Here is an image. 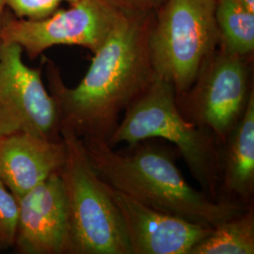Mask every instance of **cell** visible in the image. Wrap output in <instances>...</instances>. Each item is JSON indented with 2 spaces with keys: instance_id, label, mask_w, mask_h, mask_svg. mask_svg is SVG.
Returning <instances> with one entry per match:
<instances>
[{
  "instance_id": "cell-13",
  "label": "cell",
  "mask_w": 254,
  "mask_h": 254,
  "mask_svg": "<svg viewBox=\"0 0 254 254\" xmlns=\"http://www.w3.org/2000/svg\"><path fill=\"white\" fill-rule=\"evenodd\" d=\"M254 206L213 228L190 254H254Z\"/></svg>"
},
{
  "instance_id": "cell-12",
  "label": "cell",
  "mask_w": 254,
  "mask_h": 254,
  "mask_svg": "<svg viewBox=\"0 0 254 254\" xmlns=\"http://www.w3.org/2000/svg\"><path fill=\"white\" fill-rule=\"evenodd\" d=\"M218 200L254 204V91L244 114L220 143Z\"/></svg>"
},
{
  "instance_id": "cell-10",
  "label": "cell",
  "mask_w": 254,
  "mask_h": 254,
  "mask_svg": "<svg viewBox=\"0 0 254 254\" xmlns=\"http://www.w3.org/2000/svg\"><path fill=\"white\" fill-rule=\"evenodd\" d=\"M106 189L121 213L132 254H190L213 230L150 208L108 183Z\"/></svg>"
},
{
  "instance_id": "cell-6",
  "label": "cell",
  "mask_w": 254,
  "mask_h": 254,
  "mask_svg": "<svg viewBox=\"0 0 254 254\" xmlns=\"http://www.w3.org/2000/svg\"><path fill=\"white\" fill-rule=\"evenodd\" d=\"M253 59L218 46L201 64L190 88L175 95L182 116L207 128L221 143L244 114L252 92Z\"/></svg>"
},
{
  "instance_id": "cell-3",
  "label": "cell",
  "mask_w": 254,
  "mask_h": 254,
  "mask_svg": "<svg viewBox=\"0 0 254 254\" xmlns=\"http://www.w3.org/2000/svg\"><path fill=\"white\" fill-rule=\"evenodd\" d=\"M122 123L106 140L114 148L121 142L162 138L176 146L192 177L211 200H218L220 183V142L207 128L184 118L169 82L154 75L145 91L126 110Z\"/></svg>"
},
{
  "instance_id": "cell-17",
  "label": "cell",
  "mask_w": 254,
  "mask_h": 254,
  "mask_svg": "<svg viewBox=\"0 0 254 254\" xmlns=\"http://www.w3.org/2000/svg\"><path fill=\"white\" fill-rule=\"evenodd\" d=\"M117 9L124 11L151 12L160 6L164 0H107Z\"/></svg>"
},
{
  "instance_id": "cell-2",
  "label": "cell",
  "mask_w": 254,
  "mask_h": 254,
  "mask_svg": "<svg viewBox=\"0 0 254 254\" xmlns=\"http://www.w3.org/2000/svg\"><path fill=\"white\" fill-rule=\"evenodd\" d=\"M80 138L101 178L150 208L209 228L248 208L237 203L214 201L204 192L192 188L176 165V152L174 154L169 147L145 139L120 153L103 138Z\"/></svg>"
},
{
  "instance_id": "cell-16",
  "label": "cell",
  "mask_w": 254,
  "mask_h": 254,
  "mask_svg": "<svg viewBox=\"0 0 254 254\" xmlns=\"http://www.w3.org/2000/svg\"><path fill=\"white\" fill-rule=\"evenodd\" d=\"M78 0H5L6 6L13 14L20 18L42 19L52 14L60 8L61 4L67 2L69 5Z\"/></svg>"
},
{
  "instance_id": "cell-4",
  "label": "cell",
  "mask_w": 254,
  "mask_h": 254,
  "mask_svg": "<svg viewBox=\"0 0 254 254\" xmlns=\"http://www.w3.org/2000/svg\"><path fill=\"white\" fill-rule=\"evenodd\" d=\"M66 154L61 176L66 199L69 254H132L118 207L94 170L82 139L61 127Z\"/></svg>"
},
{
  "instance_id": "cell-18",
  "label": "cell",
  "mask_w": 254,
  "mask_h": 254,
  "mask_svg": "<svg viewBox=\"0 0 254 254\" xmlns=\"http://www.w3.org/2000/svg\"><path fill=\"white\" fill-rule=\"evenodd\" d=\"M243 8L254 13V0H236Z\"/></svg>"
},
{
  "instance_id": "cell-9",
  "label": "cell",
  "mask_w": 254,
  "mask_h": 254,
  "mask_svg": "<svg viewBox=\"0 0 254 254\" xmlns=\"http://www.w3.org/2000/svg\"><path fill=\"white\" fill-rule=\"evenodd\" d=\"M61 172L18 199L14 246L19 254H69V228Z\"/></svg>"
},
{
  "instance_id": "cell-1",
  "label": "cell",
  "mask_w": 254,
  "mask_h": 254,
  "mask_svg": "<svg viewBox=\"0 0 254 254\" xmlns=\"http://www.w3.org/2000/svg\"><path fill=\"white\" fill-rule=\"evenodd\" d=\"M151 12L121 10L104 44L93 53L90 68L74 88L65 86L60 70L46 60L49 92L61 127L78 136L107 140L122 111L136 101L154 77L148 40Z\"/></svg>"
},
{
  "instance_id": "cell-8",
  "label": "cell",
  "mask_w": 254,
  "mask_h": 254,
  "mask_svg": "<svg viewBox=\"0 0 254 254\" xmlns=\"http://www.w3.org/2000/svg\"><path fill=\"white\" fill-rule=\"evenodd\" d=\"M22 53L17 44H0V137L30 134L60 140L59 113L42 69L24 64Z\"/></svg>"
},
{
  "instance_id": "cell-19",
  "label": "cell",
  "mask_w": 254,
  "mask_h": 254,
  "mask_svg": "<svg viewBox=\"0 0 254 254\" xmlns=\"http://www.w3.org/2000/svg\"><path fill=\"white\" fill-rule=\"evenodd\" d=\"M5 7H6V2H5V0H0V27H1L2 16H3V13H4ZM0 44H1V39H0Z\"/></svg>"
},
{
  "instance_id": "cell-7",
  "label": "cell",
  "mask_w": 254,
  "mask_h": 254,
  "mask_svg": "<svg viewBox=\"0 0 254 254\" xmlns=\"http://www.w3.org/2000/svg\"><path fill=\"white\" fill-rule=\"evenodd\" d=\"M121 9L107 0H78L42 19L20 18L4 12L0 39L22 47L31 60L56 46H78L92 53L99 49Z\"/></svg>"
},
{
  "instance_id": "cell-5",
  "label": "cell",
  "mask_w": 254,
  "mask_h": 254,
  "mask_svg": "<svg viewBox=\"0 0 254 254\" xmlns=\"http://www.w3.org/2000/svg\"><path fill=\"white\" fill-rule=\"evenodd\" d=\"M217 0H164L151 27L148 48L154 75L175 95L186 92L204 60L219 45Z\"/></svg>"
},
{
  "instance_id": "cell-11",
  "label": "cell",
  "mask_w": 254,
  "mask_h": 254,
  "mask_svg": "<svg viewBox=\"0 0 254 254\" xmlns=\"http://www.w3.org/2000/svg\"><path fill=\"white\" fill-rule=\"evenodd\" d=\"M64 139L52 140L30 134L0 137V179L18 200L65 161Z\"/></svg>"
},
{
  "instance_id": "cell-15",
  "label": "cell",
  "mask_w": 254,
  "mask_h": 254,
  "mask_svg": "<svg viewBox=\"0 0 254 254\" xmlns=\"http://www.w3.org/2000/svg\"><path fill=\"white\" fill-rule=\"evenodd\" d=\"M18 214V200L0 179V251L14 246Z\"/></svg>"
},
{
  "instance_id": "cell-14",
  "label": "cell",
  "mask_w": 254,
  "mask_h": 254,
  "mask_svg": "<svg viewBox=\"0 0 254 254\" xmlns=\"http://www.w3.org/2000/svg\"><path fill=\"white\" fill-rule=\"evenodd\" d=\"M216 23L219 45L229 52L253 59L254 51V13L236 0H217Z\"/></svg>"
}]
</instances>
